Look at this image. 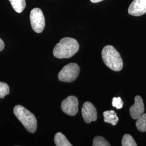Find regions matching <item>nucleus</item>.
Here are the masks:
<instances>
[{"label": "nucleus", "instance_id": "nucleus-14", "mask_svg": "<svg viewBox=\"0 0 146 146\" xmlns=\"http://www.w3.org/2000/svg\"><path fill=\"white\" fill-rule=\"evenodd\" d=\"M122 146H136L137 144L133 137L129 134H125L122 140Z\"/></svg>", "mask_w": 146, "mask_h": 146}, {"label": "nucleus", "instance_id": "nucleus-13", "mask_svg": "<svg viewBox=\"0 0 146 146\" xmlns=\"http://www.w3.org/2000/svg\"><path fill=\"white\" fill-rule=\"evenodd\" d=\"M136 120V126L137 129L141 132H146V114H142Z\"/></svg>", "mask_w": 146, "mask_h": 146}, {"label": "nucleus", "instance_id": "nucleus-2", "mask_svg": "<svg viewBox=\"0 0 146 146\" xmlns=\"http://www.w3.org/2000/svg\"><path fill=\"white\" fill-rule=\"evenodd\" d=\"M102 57L105 64L110 69L119 72L123 68V61L120 54L114 47L106 46L102 50Z\"/></svg>", "mask_w": 146, "mask_h": 146}, {"label": "nucleus", "instance_id": "nucleus-16", "mask_svg": "<svg viewBox=\"0 0 146 146\" xmlns=\"http://www.w3.org/2000/svg\"><path fill=\"white\" fill-rule=\"evenodd\" d=\"M10 89L8 85L4 82H0V99H3L9 94Z\"/></svg>", "mask_w": 146, "mask_h": 146}, {"label": "nucleus", "instance_id": "nucleus-7", "mask_svg": "<svg viewBox=\"0 0 146 146\" xmlns=\"http://www.w3.org/2000/svg\"><path fill=\"white\" fill-rule=\"evenodd\" d=\"M82 115L84 121L87 123L95 121L98 118L96 110L94 105L90 102L84 103L82 108Z\"/></svg>", "mask_w": 146, "mask_h": 146}, {"label": "nucleus", "instance_id": "nucleus-15", "mask_svg": "<svg viewBox=\"0 0 146 146\" xmlns=\"http://www.w3.org/2000/svg\"><path fill=\"white\" fill-rule=\"evenodd\" d=\"M93 146H110V143L103 137L98 136H96L93 142Z\"/></svg>", "mask_w": 146, "mask_h": 146}, {"label": "nucleus", "instance_id": "nucleus-18", "mask_svg": "<svg viewBox=\"0 0 146 146\" xmlns=\"http://www.w3.org/2000/svg\"><path fill=\"white\" fill-rule=\"evenodd\" d=\"M5 48V43L2 41V39L0 38V52L3 50Z\"/></svg>", "mask_w": 146, "mask_h": 146}, {"label": "nucleus", "instance_id": "nucleus-4", "mask_svg": "<svg viewBox=\"0 0 146 146\" xmlns=\"http://www.w3.org/2000/svg\"><path fill=\"white\" fill-rule=\"evenodd\" d=\"M80 68L75 63H70L65 66L58 74V78L60 81L72 82L78 77Z\"/></svg>", "mask_w": 146, "mask_h": 146}, {"label": "nucleus", "instance_id": "nucleus-3", "mask_svg": "<svg viewBox=\"0 0 146 146\" xmlns=\"http://www.w3.org/2000/svg\"><path fill=\"white\" fill-rule=\"evenodd\" d=\"M14 113L27 131L31 133L36 131L37 123L35 115L21 105L16 106Z\"/></svg>", "mask_w": 146, "mask_h": 146}, {"label": "nucleus", "instance_id": "nucleus-9", "mask_svg": "<svg viewBox=\"0 0 146 146\" xmlns=\"http://www.w3.org/2000/svg\"><path fill=\"white\" fill-rule=\"evenodd\" d=\"M145 111V106L143 100L140 96L137 95L135 98V102L130 108L129 112L131 117L136 120Z\"/></svg>", "mask_w": 146, "mask_h": 146}, {"label": "nucleus", "instance_id": "nucleus-5", "mask_svg": "<svg viewBox=\"0 0 146 146\" xmlns=\"http://www.w3.org/2000/svg\"><path fill=\"white\" fill-rule=\"evenodd\" d=\"M30 21L33 31L37 33H41L45 27V19L41 9L35 8L31 10Z\"/></svg>", "mask_w": 146, "mask_h": 146}, {"label": "nucleus", "instance_id": "nucleus-19", "mask_svg": "<svg viewBox=\"0 0 146 146\" xmlns=\"http://www.w3.org/2000/svg\"><path fill=\"white\" fill-rule=\"evenodd\" d=\"M92 3H99L100 2L104 0H90Z\"/></svg>", "mask_w": 146, "mask_h": 146}, {"label": "nucleus", "instance_id": "nucleus-17", "mask_svg": "<svg viewBox=\"0 0 146 146\" xmlns=\"http://www.w3.org/2000/svg\"><path fill=\"white\" fill-rule=\"evenodd\" d=\"M112 105L117 110H120L123 107V102L120 97L114 98L112 101Z\"/></svg>", "mask_w": 146, "mask_h": 146}, {"label": "nucleus", "instance_id": "nucleus-1", "mask_svg": "<svg viewBox=\"0 0 146 146\" xmlns=\"http://www.w3.org/2000/svg\"><path fill=\"white\" fill-rule=\"evenodd\" d=\"M78 49L77 40L71 37H64L54 47L53 55L58 58H68L73 56Z\"/></svg>", "mask_w": 146, "mask_h": 146}, {"label": "nucleus", "instance_id": "nucleus-6", "mask_svg": "<svg viewBox=\"0 0 146 146\" xmlns=\"http://www.w3.org/2000/svg\"><path fill=\"white\" fill-rule=\"evenodd\" d=\"M78 101L74 96H69L63 100L61 109L63 111L70 116H74L78 112Z\"/></svg>", "mask_w": 146, "mask_h": 146}, {"label": "nucleus", "instance_id": "nucleus-8", "mask_svg": "<svg viewBox=\"0 0 146 146\" xmlns=\"http://www.w3.org/2000/svg\"><path fill=\"white\" fill-rule=\"evenodd\" d=\"M131 15L140 16L146 13V0H133L128 8Z\"/></svg>", "mask_w": 146, "mask_h": 146}, {"label": "nucleus", "instance_id": "nucleus-11", "mask_svg": "<svg viewBox=\"0 0 146 146\" xmlns=\"http://www.w3.org/2000/svg\"><path fill=\"white\" fill-rule=\"evenodd\" d=\"M54 142L57 146H72L66 136L60 132L55 134L54 136Z\"/></svg>", "mask_w": 146, "mask_h": 146}, {"label": "nucleus", "instance_id": "nucleus-12", "mask_svg": "<svg viewBox=\"0 0 146 146\" xmlns=\"http://www.w3.org/2000/svg\"><path fill=\"white\" fill-rule=\"evenodd\" d=\"M14 11L17 13L22 12L26 6V0H9Z\"/></svg>", "mask_w": 146, "mask_h": 146}, {"label": "nucleus", "instance_id": "nucleus-10", "mask_svg": "<svg viewBox=\"0 0 146 146\" xmlns=\"http://www.w3.org/2000/svg\"><path fill=\"white\" fill-rule=\"evenodd\" d=\"M104 121L105 122L110 123L113 125H117L119 121V117L117 116V114L113 110L104 111Z\"/></svg>", "mask_w": 146, "mask_h": 146}]
</instances>
